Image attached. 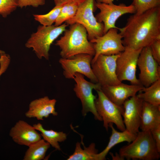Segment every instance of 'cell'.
<instances>
[{
  "instance_id": "19",
  "label": "cell",
  "mask_w": 160,
  "mask_h": 160,
  "mask_svg": "<svg viewBox=\"0 0 160 160\" xmlns=\"http://www.w3.org/2000/svg\"><path fill=\"white\" fill-rule=\"evenodd\" d=\"M109 127L111 129V134L108 143L105 148L101 152L98 153L96 160H104L110 150L116 145L124 142L130 143L135 138L136 135L133 134L126 129L122 131H117L113 126V124L110 123Z\"/></svg>"
},
{
  "instance_id": "32",
  "label": "cell",
  "mask_w": 160,
  "mask_h": 160,
  "mask_svg": "<svg viewBox=\"0 0 160 160\" xmlns=\"http://www.w3.org/2000/svg\"><path fill=\"white\" fill-rule=\"evenodd\" d=\"M86 0H54L55 6H63L65 4L70 3H75L79 5Z\"/></svg>"
},
{
  "instance_id": "14",
  "label": "cell",
  "mask_w": 160,
  "mask_h": 160,
  "mask_svg": "<svg viewBox=\"0 0 160 160\" xmlns=\"http://www.w3.org/2000/svg\"><path fill=\"white\" fill-rule=\"evenodd\" d=\"M143 102L136 95L126 100L122 105L125 129L136 135L139 131Z\"/></svg>"
},
{
  "instance_id": "2",
  "label": "cell",
  "mask_w": 160,
  "mask_h": 160,
  "mask_svg": "<svg viewBox=\"0 0 160 160\" xmlns=\"http://www.w3.org/2000/svg\"><path fill=\"white\" fill-rule=\"evenodd\" d=\"M55 45L60 48V55L63 58L80 54H87L93 57L95 54L93 44L88 39L86 29L78 23L70 25Z\"/></svg>"
},
{
  "instance_id": "22",
  "label": "cell",
  "mask_w": 160,
  "mask_h": 160,
  "mask_svg": "<svg viewBox=\"0 0 160 160\" xmlns=\"http://www.w3.org/2000/svg\"><path fill=\"white\" fill-rule=\"evenodd\" d=\"M50 145L44 139H41L29 145L25 153L24 160L43 159Z\"/></svg>"
},
{
  "instance_id": "16",
  "label": "cell",
  "mask_w": 160,
  "mask_h": 160,
  "mask_svg": "<svg viewBox=\"0 0 160 160\" xmlns=\"http://www.w3.org/2000/svg\"><path fill=\"white\" fill-rule=\"evenodd\" d=\"M9 136L17 144L29 146L41 139V135L33 126L20 120L11 129Z\"/></svg>"
},
{
  "instance_id": "4",
  "label": "cell",
  "mask_w": 160,
  "mask_h": 160,
  "mask_svg": "<svg viewBox=\"0 0 160 160\" xmlns=\"http://www.w3.org/2000/svg\"><path fill=\"white\" fill-rule=\"evenodd\" d=\"M68 26L66 23L58 26L39 25L37 31L31 34L25 46L32 48L39 59L48 60L51 45L64 32Z\"/></svg>"
},
{
  "instance_id": "33",
  "label": "cell",
  "mask_w": 160,
  "mask_h": 160,
  "mask_svg": "<svg viewBox=\"0 0 160 160\" xmlns=\"http://www.w3.org/2000/svg\"><path fill=\"white\" fill-rule=\"evenodd\" d=\"M114 0H96V2L110 4L113 3Z\"/></svg>"
},
{
  "instance_id": "1",
  "label": "cell",
  "mask_w": 160,
  "mask_h": 160,
  "mask_svg": "<svg viewBox=\"0 0 160 160\" xmlns=\"http://www.w3.org/2000/svg\"><path fill=\"white\" fill-rule=\"evenodd\" d=\"M119 30L125 47L137 50L149 46L160 40V6L140 14H134Z\"/></svg>"
},
{
  "instance_id": "9",
  "label": "cell",
  "mask_w": 160,
  "mask_h": 160,
  "mask_svg": "<svg viewBox=\"0 0 160 160\" xmlns=\"http://www.w3.org/2000/svg\"><path fill=\"white\" fill-rule=\"evenodd\" d=\"M93 57L90 55L82 54L69 58H60L59 62L63 69V76L67 79H73L75 74L79 73L86 76L91 82L98 83L91 67Z\"/></svg>"
},
{
  "instance_id": "13",
  "label": "cell",
  "mask_w": 160,
  "mask_h": 160,
  "mask_svg": "<svg viewBox=\"0 0 160 160\" xmlns=\"http://www.w3.org/2000/svg\"><path fill=\"white\" fill-rule=\"evenodd\" d=\"M137 66L140 70V84L147 87L160 79V66L153 57L149 46L142 49L139 56Z\"/></svg>"
},
{
  "instance_id": "31",
  "label": "cell",
  "mask_w": 160,
  "mask_h": 160,
  "mask_svg": "<svg viewBox=\"0 0 160 160\" xmlns=\"http://www.w3.org/2000/svg\"><path fill=\"white\" fill-rule=\"evenodd\" d=\"M157 149L160 152V126L150 131Z\"/></svg>"
},
{
  "instance_id": "30",
  "label": "cell",
  "mask_w": 160,
  "mask_h": 160,
  "mask_svg": "<svg viewBox=\"0 0 160 160\" xmlns=\"http://www.w3.org/2000/svg\"><path fill=\"white\" fill-rule=\"evenodd\" d=\"M10 57L5 53L0 56V77L7 70L10 64Z\"/></svg>"
},
{
  "instance_id": "5",
  "label": "cell",
  "mask_w": 160,
  "mask_h": 160,
  "mask_svg": "<svg viewBox=\"0 0 160 160\" xmlns=\"http://www.w3.org/2000/svg\"><path fill=\"white\" fill-rule=\"evenodd\" d=\"M95 0H86L79 5L75 16L65 22L68 25L78 23L86 29L89 41L104 34V25L93 14Z\"/></svg>"
},
{
  "instance_id": "3",
  "label": "cell",
  "mask_w": 160,
  "mask_h": 160,
  "mask_svg": "<svg viewBox=\"0 0 160 160\" xmlns=\"http://www.w3.org/2000/svg\"><path fill=\"white\" fill-rule=\"evenodd\" d=\"M160 153L151 131H141L132 141L120 149L119 154L122 160H156L160 158Z\"/></svg>"
},
{
  "instance_id": "11",
  "label": "cell",
  "mask_w": 160,
  "mask_h": 160,
  "mask_svg": "<svg viewBox=\"0 0 160 160\" xmlns=\"http://www.w3.org/2000/svg\"><path fill=\"white\" fill-rule=\"evenodd\" d=\"M118 30L116 28L110 29L102 36L90 41L93 43L95 51L91 63L100 55H117L124 50L122 36L118 33Z\"/></svg>"
},
{
  "instance_id": "6",
  "label": "cell",
  "mask_w": 160,
  "mask_h": 160,
  "mask_svg": "<svg viewBox=\"0 0 160 160\" xmlns=\"http://www.w3.org/2000/svg\"><path fill=\"white\" fill-rule=\"evenodd\" d=\"M75 82L73 90L77 97L81 101L82 109L81 112L83 116L90 112L96 120L102 121L95 108V100L96 96L93 93V89L101 90V86L98 83H94L86 80L84 76L81 73H76L73 79Z\"/></svg>"
},
{
  "instance_id": "15",
  "label": "cell",
  "mask_w": 160,
  "mask_h": 160,
  "mask_svg": "<svg viewBox=\"0 0 160 160\" xmlns=\"http://www.w3.org/2000/svg\"><path fill=\"white\" fill-rule=\"evenodd\" d=\"M144 87L141 84H127L122 83L101 87V90L106 96L114 103L122 106L125 101L136 95Z\"/></svg>"
},
{
  "instance_id": "12",
  "label": "cell",
  "mask_w": 160,
  "mask_h": 160,
  "mask_svg": "<svg viewBox=\"0 0 160 160\" xmlns=\"http://www.w3.org/2000/svg\"><path fill=\"white\" fill-rule=\"evenodd\" d=\"M95 5L100 11L95 17L98 22L103 24L104 34L112 28L119 29V28L116 26L115 23L121 16L136 12L135 9L132 4L127 6L123 3L116 5L113 2L110 4L96 2Z\"/></svg>"
},
{
  "instance_id": "17",
  "label": "cell",
  "mask_w": 160,
  "mask_h": 160,
  "mask_svg": "<svg viewBox=\"0 0 160 160\" xmlns=\"http://www.w3.org/2000/svg\"><path fill=\"white\" fill-rule=\"evenodd\" d=\"M56 101L55 99H50L47 96L34 100L29 104L25 115L28 118H35L39 120H43L50 114L56 116L58 114L55 109Z\"/></svg>"
},
{
  "instance_id": "8",
  "label": "cell",
  "mask_w": 160,
  "mask_h": 160,
  "mask_svg": "<svg viewBox=\"0 0 160 160\" xmlns=\"http://www.w3.org/2000/svg\"><path fill=\"white\" fill-rule=\"evenodd\" d=\"M119 54L101 55L91 63L93 73L101 87L117 85L122 82L118 79L116 72V61Z\"/></svg>"
},
{
  "instance_id": "27",
  "label": "cell",
  "mask_w": 160,
  "mask_h": 160,
  "mask_svg": "<svg viewBox=\"0 0 160 160\" xmlns=\"http://www.w3.org/2000/svg\"><path fill=\"white\" fill-rule=\"evenodd\" d=\"M18 0H0V15L5 18L18 6Z\"/></svg>"
},
{
  "instance_id": "34",
  "label": "cell",
  "mask_w": 160,
  "mask_h": 160,
  "mask_svg": "<svg viewBox=\"0 0 160 160\" xmlns=\"http://www.w3.org/2000/svg\"><path fill=\"white\" fill-rule=\"evenodd\" d=\"M4 53L5 52L4 51L0 49V56Z\"/></svg>"
},
{
  "instance_id": "29",
  "label": "cell",
  "mask_w": 160,
  "mask_h": 160,
  "mask_svg": "<svg viewBox=\"0 0 160 160\" xmlns=\"http://www.w3.org/2000/svg\"><path fill=\"white\" fill-rule=\"evenodd\" d=\"M18 6L21 8L28 6L37 7L44 5L45 0H18Z\"/></svg>"
},
{
  "instance_id": "20",
  "label": "cell",
  "mask_w": 160,
  "mask_h": 160,
  "mask_svg": "<svg viewBox=\"0 0 160 160\" xmlns=\"http://www.w3.org/2000/svg\"><path fill=\"white\" fill-rule=\"evenodd\" d=\"M33 126L36 130L41 133V136L50 145L57 150H61L59 143L63 142L66 139V133L63 132H57L52 129H46L40 123L34 124Z\"/></svg>"
},
{
  "instance_id": "25",
  "label": "cell",
  "mask_w": 160,
  "mask_h": 160,
  "mask_svg": "<svg viewBox=\"0 0 160 160\" xmlns=\"http://www.w3.org/2000/svg\"><path fill=\"white\" fill-rule=\"evenodd\" d=\"M63 6H55L46 14L33 15L34 19L42 25L48 26L52 25L58 17Z\"/></svg>"
},
{
  "instance_id": "24",
  "label": "cell",
  "mask_w": 160,
  "mask_h": 160,
  "mask_svg": "<svg viewBox=\"0 0 160 160\" xmlns=\"http://www.w3.org/2000/svg\"><path fill=\"white\" fill-rule=\"evenodd\" d=\"M79 6L77 4L73 3H68L63 5L55 23L54 25L59 26L63 22L73 17L76 12Z\"/></svg>"
},
{
  "instance_id": "18",
  "label": "cell",
  "mask_w": 160,
  "mask_h": 160,
  "mask_svg": "<svg viewBox=\"0 0 160 160\" xmlns=\"http://www.w3.org/2000/svg\"><path fill=\"white\" fill-rule=\"evenodd\" d=\"M160 126V106L143 102L140 129L151 131Z\"/></svg>"
},
{
  "instance_id": "10",
  "label": "cell",
  "mask_w": 160,
  "mask_h": 160,
  "mask_svg": "<svg viewBox=\"0 0 160 160\" xmlns=\"http://www.w3.org/2000/svg\"><path fill=\"white\" fill-rule=\"evenodd\" d=\"M142 49L125 47L124 50L119 54L116 61V72L121 82L127 81L131 84H140L136 71L138 58Z\"/></svg>"
},
{
  "instance_id": "21",
  "label": "cell",
  "mask_w": 160,
  "mask_h": 160,
  "mask_svg": "<svg viewBox=\"0 0 160 160\" xmlns=\"http://www.w3.org/2000/svg\"><path fill=\"white\" fill-rule=\"evenodd\" d=\"M137 96L143 102L151 104L160 105V79L139 92Z\"/></svg>"
},
{
  "instance_id": "26",
  "label": "cell",
  "mask_w": 160,
  "mask_h": 160,
  "mask_svg": "<svg viewBox=\"0 0 160 160\" xmlns=\"http://www.w3.org/2000/svg\"><path fill=\"white\" fill-rule=\"evenodd\" d=\"M135 14L139 15L153 8L160 6V0H132Z\"/></svg>"
},
{
  "instance_id": "28",
  "label": "cell",
  "mask_w": 160,
  "mask_h": 160,
  "mask_svg": "<svg viewBox=\"0 0 160 160\" xmlns=\"http://www.w3.org/2000/svg\"><path fill=\"white\" fill-rule=\"evenodd\" d=\"M152 56L156 61L160 65V40L154 41L150 46Z\"/></svg>"
},
{
  "instance_id": "7",
  "label": "cell",
  "mask_w": 160,
  "mask_h": 160,
  "mask_svg": "<svg viewBox=\"0 0 160 160\" xmlns=\"http://www.w3.org/2000/svg\"><path fill=\"white\" fill-rule=\"evenodd\" d=\"M97 97L95 100L96 110L103 121V126L108 131L110 123L114 124L121 131L125 130L122 114L123 106L116 104L109 100L101 90H96Z\"/></svg>"
},
{
  "instance_id": "23",
  "label": "cell",
  "mask_w": 160,
  "mask_h": 160,
  "mask_svg": "<svg viewBox=\"0 0 160 160\" xmlns=\"http://www.w3.org/2000/svg\"><path fill=\"white\" fill-rule=\"evenodd\" d=\"M84 148L81 146V143L77 142L76 144L75 151L69 156L67 160H96L98 153V150L95 148L94 143H92L86 147L84 144Z\"/></svg>"
}]
</instances>
